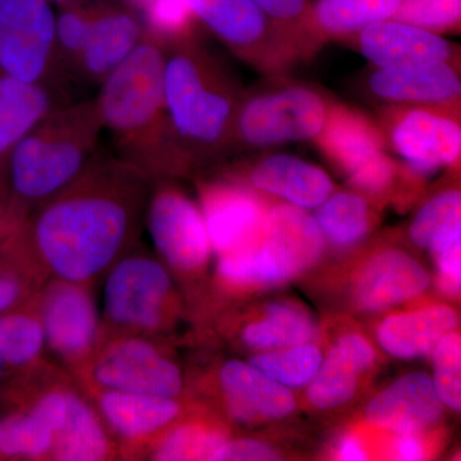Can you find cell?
<instances>
[{
	"instance_id": "44",
	"label": "cell",
	"mask_w": 461,
	"mask_h": 461,
	"mask_svg": "<svg viewBox=\"0 0 461 461\" xmlns=\"http://www.w3.org/2000/svg\"><path fill=\"white\" fill-rule=\"evenodd\" d=\"M9 233L8 221H7V206H5V199L0 191V242L3 241Z\"/></svg>"
},
{
	"instance_id": "10",
	"label": "cell",
	"mask_w": 461,
	"mask_h": 461,
	"mask_svg": "<svg viewBox=\"0 0 461 461\" xmlns=\"http://www.w3.org/2000/svg\"><path fill=\"white\" fill-rule=\"evenodd\" d=\"M172 296L171 276L147 256L124 258L109 273L104 313L114 326L153 332L163 326Z\"/></svg>"
},
{
	"instance_id": "28",
	"label": "cell",
	"mask_w": 461,
	"mask_h": 461,
	"mask_svg": "<svg viewBox=\"0 0 461 461\" xmlns=\"http://www.w3.org/2000/svg\"><path fill=\"white\" fill-rule=\"evenodd\" d=\"M113 453L107 427L83 396L69 390L68 409L54 439L50 459L59 461H102Z\"/></svg>"
},
{
	"instance_id": "22",
	"label": "cell",
	"mask_w": 461,
	"mask_h": 461,
	"mask_svg": "<svg viewBox=\"0 0 461 461\" xmlns=\"http://www.w3.org/2000/svg\"><path fill=\"white\" fill-rule=\"evenodd\" d=\"M220 384L230 414L240 420H280L295 411L291 391L250 363L230 360L224 364Z\"/></svg>"
},
{
	"instance_id": "46",
	"label": "cell",
	"mask_w": 461,
	"mask_h": 461,
	"mask_svg": "<svg viewBox=\"0 0 461 461\" xmlns=\"http://www.w3.org/2000/svg\"><path fill=\"white\" fill-rule=\"evenodd\" d=\"M48 2L51 3L53 5H57V7H62V5H67V3L72 2V0H48Z\"/></svg>"
},
{
	"instance_id": "26",
	"label": "cell",
	"mask_w": 461,
	"mask_h": 461,
	"mask_svg": "<svg viewBox=\"0 0 461 461\" xmlns=\"http://www.w3.org/2000/svg\"><path fill=\"white\" fill-rule=\"evenodd\" d=\"M260 238L294 277L311 268L323 253L324 236L313 215L288 203L269 209Z\"/></svg>"
},
{
	"instance_id": "13",
	"label": "cell",
	"mask_w": 461,
	"mask_h": 461,
	"mask_svg": "<svg viewBox=\"0 0 461 461\" xmlns=\"http://www.w3.org/2000/svg\"><path fill=\"white\" fill-rule=\"evenodd\" d=\"M45 344L67 363L81 364L95 353L99 317L86 285L57 280L44 291L38 312Z\"/></svg>"
},
{
	"instance_id": "24",
	"label": "cell",
	"mask_w": 461,
	"mask_h": 461,
	"mask_svg": "<svg viewBox=\"0 0 461 461\" xmlns=\"http://www.w3.org/2000/svg\"><path fill=\"white\" fill-rule=\"evenodd\" d=\"M373 363L375 350L366 339L357 333L342 336L309 382V402L318 409L339 408L350 402Z\"/></svg>"
},
{
	"instance_id": "27",
	"label": "cell",
	"mask_w": 461,
	"mask_h": 461,
	"mask_svg": "<svg viewBox=\"0 0 461 461\" xmlns=\"http://www.w3.org/2000/svg\"><path fill=\"white\" fill-rule=\"evenodd\" d=\"M457 323L454 309L439 305L382 321L378 341L384 351L400 359L429 355L439 339L453 332Z\"/></svg>"
},
{
	"instance_id": "36",
	"label": "cell",
	"mask_w": 461,
	"mask_h": 461,
	"mask_svg": "<svg viewBox=\"0 0 461 461\" xmlns=\"http://www.w3.org/2000/svg\"><path fill=\"white\" fill-rule=\"evenodd\" d=\"M226 441L222 433L203 429L198 424H184L158 439L151 459L160 461L209 460Z\"/></svg>"
},
{
	"instance_id": "35",
	"label": "cell",
	"mask_w": 461,
	"mask_h": 461,
	"mask_svg": "<svg viewBox=\"0 0 461 461\" xmlns=\"http://www.w3.org/2000/svg\"><path fill=\"white\" fill-rule=\"evenodd\" d=\"M264 16L290 41L302 59L321 44L312 26L313 0H253Z\"/></svg>"
},
{
	"instance_id": "12",
	"label": "cell",
	"mask_w": 461,
	"mask_h": 461,
	"mask_svg": "<svg viewBox=\"0 0 461 461\" xmlns=\"http://www.w3.org/2000/svg\"><path fill=\"white\" fill-rule=\"evenodd\" d=\"M147 202L148 230L159 256L178 272L202 269L212 245L200 206L169 185L158 186Z\"/></svg>"
},
{
	"instance_id": "31",
	"label": "cell",
	"mask_w": 461,
	"mask_h": 461,
	"mask_svg": "<svg viewBox=\"0 0 461 461\" xmlns=\"http://www.w3.org/2000/svg\"><path fill=\"white\" fill-rule=\"evenodd\" d=\"M313 321L300 309L290 304H273L264 320L249 324L242 332L245 344L254 348H290L315 338Z\"/></svg>"
},
{
	"instance_id": "1",
	"label": "cell",
	"mask_w": 461,
	"mask_h": 461,
	"mask_svg": "<svg viewBox=\"0 0 461 461\" xmlns=\"http://www.w3.org/2000/svg\"><path fill=\"white\" fill-rule=\"evenodd\" d=\"M149 177L98 151L74 182L33 208L7 239L57 280L87 285L129 244L147 203Z\"/></svg>"
},
{
	"instance_id": "7",
	"label": "cell",
	"mask_w": 461,
	"mask_h": 461,
	"mask_svg": "<svg viewBox=\"0 0 461 461\" xmlns=\"http://www.w3.org/2000/svg\"><path fill=\"white\" fill-rule=\"evenodd\" d=\"M314 142L364 193L381 195L395 182L396 163L387 154L381 127L357 109L330 102L326 123Z\"/></svg>"
},
{
	"instance_id": "6",
	"label": "cell",
	"mask_w": 461,
	"mask_h": 461,
	"mask_svg": "<svg viewBox=\"0 0 461 461\" xmlns=\"http://www.w3.org/2000/svg\"><path fill=\"white\" fill-rule=\"evenodd\" d=\"M203 29L249 66L281 75L302 57L253 0H184Z\"/></svg>"
},
{
	"instance_id": "18",
	"label": "cell",
	"mask_w": 461,
	"mask_h": 461,
	"mask_svg": "<svg viewBox=\"0 0 461 461\" xmlns=\"http://www.w3.org/2000/svg\"><path fill=\"white\" fill-rule=\"evenodd\" d=\"M68 390L59 387L47 391L32 405L12 411L0 420V459L50 457L68 408Z\"/></svg>"
},
{
	"instance_id": "40",
	"label": "cell",
	"mask_w": 461,
	"mask_h": 461,
	"mask_svg": "<svg viewBox=\"0 0 461 461\" xmlns=\"http://www.w3.org/2000/svg\"><path fill=\"white\" fill-rule=\"evenodd\" d=\"M278 454L269 447L253 439H238V441H224L212 455L213 461H271L278 460Z\"/></svg>"
},
{
	"instance_id": "32",
	"label": "cell",
	"mask_w": 461,
	"mask_h": 461,
	"mask_svg": "<svg viewBox=\"0 0 461 461\" xmlns=\"http://www.w3.org/2000/svg\"><path fill=\"white\" fill-rule=\"evenodd\" d=\"M324 239L338 247H351L368 232L371 211L363 196L354 193L330 194L315 215Z\"/></svg>"
},
{
	"instance_id": "5",
	"label": "cell",
	"mask_w": 461,
	"mask_h": 461,
	"mask_svg": "<svg viewBox=\"0 0 461 461\" xmlns=\"http://www.w3.org/2000/svg\"><path fill=\"white\" fill-rule=\"evenodd\" d=\"M330 102L311 85L285 78L244 90L233 118L229 149L314 141L326 123Z\"/></svg>"
},
{
	"instance_id": "8",
	"label": "cell",
	"mask_w": 461,
	"mask_h": 461,
	"mask_svg": "<svg viewBox=\"0 0 461 461\" xmlns=\"http://www.w3.org/2000/svg\"><path fill=\"white\" fill-rule=\"evenodd\" d=\"M56 14L48 0H0V69L62 100L54 74Z\"/></svg>"
},
{
	"instance_id": "4",
	"label": "cell",
	"mask_w": 461,
	"mask_h": 461,
	"mask_svg": "<svg viewBox=\"0 0 461 461\" xmlns=\"http://www.w3.org/2000/svg\"><path fill=\"white\" fill-rule=\"evenodd\" d=\"M95 99L60 103L12 149L5 172L9 232L45 200L68 186L99 151Z\"/></svg>"
},
{
	"instance_id": "2",
	"label": "cell",
	"mask_w": 461,
	"mask_h": 461,
	"mask_svg": "<svg viewBox=\"0 0 461 461\" xmlns=\"http://www.w3.org/2000/svg\"><path fill=\"white\" fill-rule=\"evenodd\" d=\"M165 58V48L144 35L94 98L115 157L148 177L181 168L167 117Z\"/></svg>"
},
{
	"instance_id": "45",
	"label": "cell",
	"mask_w": 461,
	"mask_h": 461,
	"mask_svg": "<svg viewBox=\"0 0 461 461\" xmlns=\"http://www.w3.org/2000/svg\"><path fill=\"white\" fill-rule=\"evenodd\" d=\"M120 2L135 9L136 12H140L149 0H120Z\"/></svg>"
},
{
	"instance_id": "14",
	"label": "cell",
	"mask_w": 461,
	"mask_h": 461,
	"mask_svg": "<svg viewBox=\"0 0 461 461\" xmlns=\"http://www.w3.org/2000/svg\"><path fill=\"white\" fill-rule=\"evenodd\" d=\"M144 38L140 14L120 0H90V23L77 85L98 86Z\"/></svg>"
},
{
	"instance_id": "41",
	"label": "cell",
	"mask_w": 461,
	"mask_h": 461,
	"mask_svg": "<svg viewBox=\"0 0 461 461\" xmlns=\"http://www.w3.org/2000/svg\"><path fill=\"white\" fill-rule=\"evenodd\" d=\"M436 256L439 288L446 295H457L461 286V242L439 251Z\"/></svg>"
},
{
	"instance_id": "20",
	"label": "cell",
	"mask_w": 461,
	"mask_h": 461,
	"mask_svg": "<svg viewBox=\"0 0 461 461\" xmlns=\"http://www.w3.org/2000/svg\"><path fill=\"white\" fill-rule=\"evenodd\" d=\"M429 285V273L414 258L388 250L364 266L355 284V297L366 311H384L421 295Z\"/></svg>"
},
{
	"instance_id": "37",
	"label": "cell",
	"mask_w": 461,
	"mask_h": 461,
	"mask_svg": "<svg viewBox=\"0 0 461 461\" xmlns=\"http://www.w3.org/2000/svg\"><path fill=\"white\" fill-rule=\"evenodd\" d=\"M460 223V190H445L437 194L421 206L412 220L409 235H411L412 244L420 248L429 249L433 240L442 230Z\"/></svg>"
},
{
	"instance_id": "9",
	"label": "cell",
	"mask_w": 461,
	"mask_h": 461,
	"mask_svg": "<svg viewBox=\"0 0 461 461\" xmlns=\"http://www.w3.org/2000/svg\"><path fill=\"white\" fill-rule=\"evenodd\" d=\"M387 147L415 175L459 165L460 109L387 105L379 122Z\"/></svg>"
},
{
	"instance_id": "23",
	"label": "cell",
	"mask_w": 461,
	"mask_h": 461,
	"mask_svg": "<svg viewBox=\"0 0 461 461\" xmlns=\"http://www.w3.org/2000/svg\"><path fill=\"white\" fill-rule=\"evenodd\" d=\"M256 189L303 209H315L333 193V182L320 167L287 154L257 160L249 171Z\"/></svg>"
},
{
	"instance_id": "25",
	"label": "cell",
	"mask_w": 461,
	"mask_h": 461,
	"mask_svg": "<svg viewBox=\"0 0 461 461\" xmlns=\"http://www.w3.org/2000/svg\"><path fill=\"white\" fill-rule=\"evenodd\" d=\"M60 103L47 87L23 83L0 69V191L5 198L12 149Z\"/></svg>"
},
{
	"instance_id": "16",
	"label": "cell",
	"mask_w": 461,
	"mask_h": 461,
	"mask_svg": "<svg viewBox=\"0 0 461 461\" xmlns=\"http://www.w3.org/2000/svg\"><path fill=\"white\" fill-rule=\"evenodd\" d=\"M371 95L387 105L460 109L459 63L375 67L366 80Z\"/></svg>"
},
{
	"instance_id": "17",
	"label": "cell",
	"mask_w": 461,
	"mask_h": 461,
	"mask_svg": "<svg viewBox=\"0 0 461 461\" xmlns=\"http://www.w3.org/2000/svg\"><path fill=\"white\" fill-rule=\"evenodd\" d=\"M354 38L357 39V47L362 56L375 67L427 62L459 63L457 48L444 35L395 18L373 23Z\"/></svg>"
},
{
	"instance_id": "29",
	"label": "cell",
	"mask_w": 461,
	"mask_h": 461,
	"mask_svg": "<svg viewBox=\"0 0 461 461\" xmlns=\"http://www.w3.org/2000/svg\"><path fill=\"white\" fill-rule=\"evenodd\" d=\"M402 0H315L312 26L318 41L353 39L362 30L396 16Z\"/></svg>"
},
{
	"instance_id": "38",
	"label": "cell",
	"mask_w": 461,
	"mask_h": 461,
	"mask_svg": "<svg viewBox=\"0 0 461 461\" xmlns=\"http://www.w3.org/2000/svg\"><path fill=\"white\" fill-rule=\"evenodd\" d=\"M393 18L438 35L459 32L461 0H402Z\"/></svg>"
},
{
	"instance_id": "39",
	"label": "cell",
	"mask_w": 461,
	"mask_h": 461,
	"mask_svg": "<svg viewBox=\"0 0 461 461\" xmlns=\"http://www.w3.org/2000/svg\"><path fill=\"white\" fill-rule=\"evenodd\" d=\"M435 377L432 378L437 395L444 405L454 411L461 408V339L450 332L439 339L433 348Z\"/></svg>"
},
{
	"instance_id": "30",
	"label": "cell",
	"mask_w": 461,
	"mask_h": 461,
	"mask_svg": "<svg viewBox=\"0 0 461 461\" xmlns=\"http://www.w3.org/2000/svg\"><path fill=\"white\" fill-rule=\"evenodd\" d=\"M45 345L38 313L16 309L0 315V381L32 366Z\"/></svg>"
},
{
	"instance_id": "19",
	"label": "cell",
	"mask_w": 461,
	"mask_h": 461,
	"mask_svg": "<svg viewBox=\"0 0 461 461\" xmlns=\"http://www.w3.org/2000/svg\"><path fill=\"white\" fill-rule=\"evenodd\" d=\"M444 403L432 378L415 372L397 379L369 402L366 420L397 435H417L441 420Z\"/></svg>"
},
{
	"instance_id": "33",
	"label": "cell",
	"mask_w": 461,
	"mask_h": 461,
	"mask_svg": "<svg viewBox=\"0 0 461 461\" xmlns=\"http://www.w3.org/2000/svg\"><path fill=\"white\" fill-rule=\"evenodd\" d=\"M144 35L163 48L200 38V26L184 0H149L139 12Z\"/></svg>"
},
{
	"instance_id": "21",
	"label": "cell",
	"mask_w": 461,
	"mask_h": 461,
	"mask_svg": "<svg viewBox=\"0 0 461 461\" xmlns=\"http://www.w3.org/2000/svg\"><path fill=\"white\" fill-rule=\"evenodd\" d=\"M99 391L98 412L105 427L127 444H140L167 429L180 415L175 397Z\"/></svg>"
},
{
	"instance_id": "34",
	"label": "cell",
	"mask_w": 461,
	"mask_h": 461,
	"mask_svg": "<svg viewBox=\"0 0 461 461\" xmlns=\"http://www.w3.org/2000/svg\"><path fill=\"white\" fill-rule=\"evenodd\" d=\"M323 355L317 346L300 344L257 355L250 360L258 371L275 379L286 387H302L309 384L320 369Z\"/></svg>"
},
{
	"instance_id": "11",
	"label": "cell",
	"mask_w": 461,
	"mask_h": 461,
	"mask_svg": "<svg viewBox=\"0 0 461 461\" xmlns=\"http://www.w3.org/2000/svg\"><path fill=\"white\" fill-rule=\"evenodd\" d=\"M91 382L96 388L176 397L182 391L177 364L141 336H124L93 354Z\"/></svg>"
},
{
	"instance_id": "42",
	"label": "cell",
	"mask_w": 461,
	"mask_h": 461,
	"mask_svg": "<svg viewBox=\"0 0 461 461\" xmlns=\"http://www.w3.org/2000/svg\"><path fill=\"white\" fill-rule=\"evenodd\" d=\"M397 442V457L400 460L414 461L424 457L423 445L415 435H400Z\"/></svg>"
},
{
	"instance_id": "3",
	"label": "cell",
	"mask_w": 461,
	"mask_h": 461,
	"mask_svg": "<svg viewBox=\"0 0 461 461\" xmlns=\"http://www.w3.org/2000/svg\"><path fill=\"white\" fill-rule=\"evenodd\" d=\"M165 103L182 167L229 150L244 89L224 58L199 39L165 48Z\"/></svg>"
},
{
	"instance_id": "15",
	"label": "cell",
	"mask_w": 461,
	"mask_h": 461,
	"mask_svg": "<svg viewBox=\"0 0 461 461\" xmlns=\"http://www.w3.org/2000/svg\"><path fill=\"white\" fill-rule=\"evenodd\" d=\"M200 211L212 250L226 256L257 242L269 209L256 191L247 186L213 182L203 185L200 190Z\"/></svg>"
},
{
	"instance_id": "43",
	"label": "cell",
	"mask_w": 461,
	"mask_h": 461,
	"mask_svg": "<svg viewBox=\"0 0 461 461\" xmlns=\"http://www.w3.org/2000/svg\"><path fill=\"white\" fill-rule=\"evenodd\" d=\"M339 459L345 461H362L368 459L362 442L357 437L348 436L339 446Z\"/></svg>"
}]
</instances>
